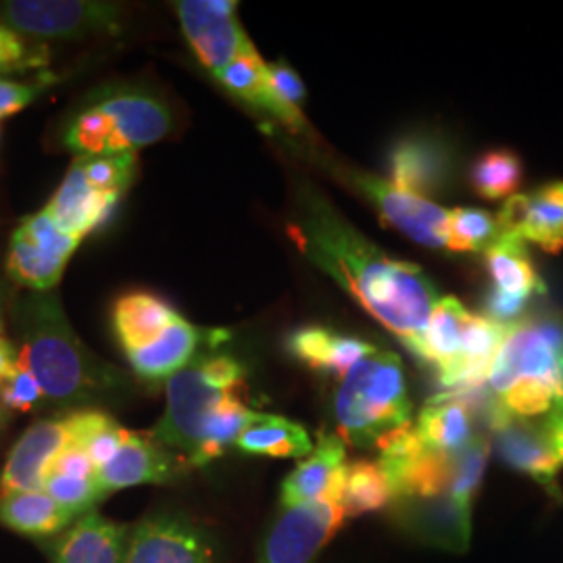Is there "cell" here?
<instances>
[{
  "label": "cell",
  "instance_id": "obj_1",
  "mask_svg": "<svg viewBox=\"0 0 563 563\" xmlns=\"http://www.w3.org/2000/svg\"><path fill=\"white\" fill-rule=\"evenodd\" d=\"M297 241L411 351L422 339L439 302L437 288L413 263L386 257L328 209L316 207Z\"/></svg>",
  "mask_w": 563,
  "mask_h": 563
},
{
  "label": "cell",
  "instance_id": "obj_2",
  "mask_svg": "<svg viewBox=\"0 0 563 563\" xmlns=\"http://www.w3.org/2000/svg\"><path fill=\"white\" fill-rule=\"evenodd\" d=\"M18 322L20 365L38 380L48 401H88L113 383V372L92 357L74 334L55 295H32L21 305Z\"/></svg>",
  "mask_w": 563,
  "mask_h": 563
},
{
  "label": "cell",
  "instance_id": "obj_3",
  "mask_svg": "<svg viewBox=\"0 0 563 563\" xmlns=\"http://www.w3.org/2000/svg\"><path fill=\"white\" fill-rule=\"evenodd\" d=\"M563 323L516 322L493 362L488 390L505 413L530 420L563 402Z\"/></svg>",
  "mask_w": 563,
  "mask_h": 563
},
{
  "label": "cell",
  "instance_id": "obj_4",
  "mask_svg": "<svg viewBox=\"0 0 563 563\" xmlns=\"http://www.w3.org/2000/svg\"><path fill=\"white\" fill-rule=\"evenodd\" d=\"M336 422L342 443L380 444L388 434L409 426L411 401L401 360L374 349L342 378L336 393Z\"/></svg>",
  "mask_w": 563,
  "mask_h": 563
},
{
  "label": "cell",
  "instance_id": "obj_5",
  "mask_svg": "<svg viewBox=\"0 0 563 563\" xmlns=\"http://www.w3.org/2000/svg\"><path fill=\"white\" fill-rule=\"evenodd\" d=\"M244 390L241 363L225 355L190 362L167 384V409L151 437L190 462L199 451L211 416L228 397Z\"/></svg>",
  "mask_w": 563,
  "mask_h": 563
},
{
  "label": "cell",
  "instance_id": "obj_6",
  "mask_svg": "<svg viewBox=\"0 0 563 563\" xmlns=\"http://www.w3.org/2000/svg\"><path fill=\"white\" fill-rule=\"evenodd\" d=\"M121 9L113 2L86 0H15L0 7V21L18 34L34 38H84L115 34Z\"/></svg>",
  "mask_w": 563,
  "mask_h": 563
},
{
  "label": "cell",
  "instance_id": "obj_7",
  "mask_svg": "<svg viewBox=\"0 0 563 563\" xmlns=\"http://www.w3.org/2000/svg\"><path fill=\"white\" fill-rule=\"evenodd\" d=\"M344 520L336 501L284 507L263 539L257 563H313Z\"/></svg>",
  "mask_w": 563,
  "mask_h": 563
},
{
  "label": "cell",
  "instance_id": "obj_8",
  "mask_svg": "<svg viewBox=\"0 0 563 563\" xmlns=\"http://www.w3.org/2000/svg\"><path fill=\"white\" fill-rule=\"evenodd\" d=\"M378 465L397 497L446 495L453 481V457L423 446L411 426L388 434L378 444Z\"/></svg>",
  "mask_w": 563,
  "mask_h": 563
},
{
  "label": "cell",
  "instance_id": "obj_9",
  "mask_svg": "<svg viewBox=\"0 0 563 563\" xmlns=\"http://www.w3.org/2000/svg\"><path fill=\"white\" fill-rule=\"evenodd\" d=\"M176 7L186 38L213 76L251 46L236 20V2L181 0Z\"/></svg>",
  "mask_w": 563,
  "mask_h": 563
},
{
  "label": "cell",
  "instance_id": "obj_10",
  "mask_svg": "<svg viewBox=\"0 0 563 563\" xmlns=\"http://www.w3.org/2000/svg\"><path fill=\"white\" fill-rule=\"evenodd\" d=\"M71 444H78L76 413L27 428L0 474V497L20 490H42L51 465Z\"/></svg>",
  "mask_w": 563,
  "mask_h": 563
},
{
  "label": "cell",
  "instance_id": "obj_11",
  "mask_svg": "<svg viewBox=\"0 0 563 563\" xmlns=\"http://www.w3.org/2000/svg\"><path fill=\"white\" fill-rule=\"evenodd\" d=\"M395 523L416 541L462 553L472 539V507L446 495L397 497L390 504Z\"/></svg>",
  "mask_w": 563,
  "mask_h": 563
},
{
  "label": "cell",
  "instance_id": "obj_12",
  "mask_svg": "<svg viewBox=\"0 0 563 563\" xmlns=\"http://www.w3.org/2000/svg\"><path fill=\"white\" fill-rule=\"evenodd\" d=\"M123 563H216L199 526L176 514H157L134 526Z\"/></svg>",
  "mask_w": 563,
  "mask_h": 563
},
{
  "label": "cell",
  "instance_id": "obj_13",
  "mask_svg": "<svg viewBox=\"0 0 563 563\" xmlns=\"http://www.w3.org/2000/svg\"><path fill=\"white\" fill-rule=\"evenodd\" d=\"M360 190L376 205L384 222L401 230L411 241L430 246L446 249L451 211L428 201L426 197L397 188L393 181L380 180L376 176H355Z\"/></svg>",
  "mask_w": 563,
  "mask_h": 563
},
{
  "label": "cell",
  "instance_id": "obj_14",
  "mask_svg": "<svg viewBox=\"0 0 563 563\" xmlns=\"http://www.w3.org/2000/svg\"><path fill=\"white\" fill-rule=\"evenodd\" d=\"M490 428L495 432V444L504 462L541 484L551 497L560 499L562 490L558 478L563 463L549 443L543 426L501 411L490 422Z\"/></svg>",
  "mask_w": 563,
  "mask_h": 563
},
{
  "label": "cell",
  "instance_id": "obj_15",
  "mask_svg": "<svg viewBox=\"0 0 563 563\" xmlns=\"http://www.w3.org/2000/svg\"><path fill=\"white\" fill-rule=\"evenodd\" d=\"M499 222L505 234L534 242L547 253L563 249V181H551L530 195H516L505 202Z\"/></svg>",
  "mask_w": 563,
  "mask_h": 563
},
{
  "label": "cell",
  "instance_id": "obj_16",
  "mask_svg": "<svg viewBox=\"0 0 563 563\" xmlns=\"http://www.w3.org/2000/svg\"><path fill=\"white\" fill-rule=\"evenodd\" d=\"M346 453L341 437L323 434L318 446L282 483V507L336 501L341 504Z\"/></svg>",
  "mask_w": 563,
  "mask_h": 563
},
{
  "label": "cell",
  "instance_id": "obj_17",
  "mask_svg": "<svg viewBox=\"0 0 563 563\" xmlns=\"http://www.w3.org/2000/svg\"><path fill=\"white\" fill-rule=\"evenodd\" d=\"M176 460L169 449L157 443L151 434H136L125 430L120 451L113 460L97 470L95 481L102 495L139 484H162L172 481Z\"/></svg>",
  "mask_w": 563,
  "mask_h": 563
},
{
  "label": "cell",
  "instance_id": "obj_18",
  "mask_svg": "<svg viewBox=\"0 0 563 563\" xmlns=\"http://www.w3.org/2000/svg\"><path fill=\"white\" fill-rule=\"evenodd\" d=\"M120 197L118 192L97 190L86 178L80 163L74 162L44 211L57 222L63 232L81 241L86 234L109 222Z\"/></svg>",
  "mask_w": 563,
  "mask_h": 563
},
{
  "label": "cell",
  "instance_id": "obj_19",
  "mask_svg": "<svg viewBox=\"0 0 563 563\" xmlns=\"http://www.w3.org/2000/svg\"><path fill=\"white\" fill-rule=\"evenodd\" d=\"M118 132L123 151H136L155 144L172 130V113L167 104L148 92H113L97 102Z\"/></svg>",
  "mask_w": 563,
  "mask_h": 563
},
{
  "label": "cell",
  "instance_id": "obj_20",
  "mask_svg": "<svg viewBox=\"0 0 563 563\" xmlns=\"http://www.w3.org/2000/svg\"><path fill=\"white\" fill-rule=\"evenodd\" d=\"M128 539L125 526L88 511L55 544L53 563H123Z\"/></svg>",
  "mask_w": 563,
  "mask_h": 563
},
{
  "label": "cell",
  "instance_id": "obj_21",
  "mask_svg": "<svg viewBox=\"0 0 563 563\" xmlns=\"http://www.w3.org/2000/svg\"><path fill=\"white\" fill-rule=\"evenodd\" d=\"M449 153L441 142L426 136L402 139L390 151L393 184L413 195H432L449 178Z\"/></svg>",
  "mask_w": 563,
  "mask_h": 563
},
{
  "label": "cell",
  "instance_id": "obj_22",
  "mask_svg": "<svg viewBox=\"0 0 563 563\" xmlns=\"http://www.w3.org/2000/svg\"><path fill=\"white\" fill-rule=\"evenodd\" d=\"M413 430L423 446L449 457L462 453L476 439L470 405L451 393L426 402Z\"/></svg>",
  "mask_w": 563,
  "mask_h": 563
},
{
  "label": "cell",
  "instance_id": "obj_23",
  "mask_svg": "<svg viewBox=\"0 0 563 563\" xmlns=\"http://www.w3.org/2000/svg\"><path fill=\"white\" fill-rule=\"evenodd\" d=\"M199 342L201 332L180 316L159 339L125 355L132 369L142 380H165L174 378L180 369L192 362Z\"/></svg>",
  "mask_w": 563,
  "mask_h": 563
},
{
  "label": "cell",
  "instance_id": "obj_24",
  "mask_svg": "<svg viewBox=\"0 0 563 563\" xmlns=\"http://www.w3.org/2000/svg\"><path fill=\"white\" fill-rule=\"evenodd\" d=\"M216 78L222 81L230 92L241 97L242 101L251 102L260 109L269 111L286 125L301 128L305 123L301 111L286 107L276 97V92L269 84V76H267V63L260 57V53L253 48V44L246 51H242L241 55L230 65H225L220 74H216Z\"/></svg>",
  "mask_w": 563,
  "mask_h": 563
},
{
  "label": "cell",
  "instance_id": "obj_25",
  "mask_svg": "<svg viewBox=\"0 0 563 563\" xmlns=\"http://www.w3.org/2000/svg\"><path fill=\"white\" fill-rule=\"evenodd\" d=\"M180 318V313L151 292L121 297L113 309V330L125 353L159 339Z\"/></svg>",
  "mask_w": 563,
  "mask_h": 563
},
{
  "label": "cell",
  "instance_id": "obj_26",
  "mask_svg": "<svg viewBox=\"0 0 563 563\" xmlns=\"http://www.w3.org/2000/svg\"><path fill=\"white\" fill-rule=\"evenodd\" d=\"M470 316L472 313L457 299L444 297L437 302L428 320L422 339L413 353L422 357L423 362L432 363L437 367L439 380L460 362L463 332Z\"/></svg>",
  "mask_w": 563,
  "mask_h": 563
},
{
  "label": "cell",
  "instance_id": "obj_27",
  "mask_svg": "<svg viewBox=\"0 0 563 563\" xmlns=\"http://www.w3.org/2000/svg\"><path fill=\"white\" fill-rule=\"evenodd\" d=\"M288 349L295 357L311 365L313 369L344 378L349 369L367 353H372L376 346L360 339L342 336L332 330L302 328L290 336Z\"/></svg>",
  "mask_w": 563,
  "mask_h": 563
},
{
  "label": "cell",
  "instance_id": "obj_28",
  "mask_svg": "<svg viewBox=\"0 0 563 563\" xmlns=\"http://www.w3.org/2000/svg\"><path fill=\"white\" fill-rule=\"evenodd\" d=\"M74 520L44 490H20L0 497V523L25 537H51Z\"/></svg>",
  "mask_w": 563,
  "mask_h": 563
},
{
  "label": "cell",
  "instance_id": "obj_29",
  "mask_svg": "<svg viewBox=\"0 0 563 563\" xmlns=\"http://www.w3.org/2000/svg\"><path fill=\"white\" fill-rule=\"evenodd\" d=\"M236 444L244 453L267 457H307L313 451L301 423L267 413H253Z\"/></svg>",
  "mask_w": 563,
  "mask_h": 563
},
{
  "label": "cell",
  "instance_id": "obj_30",
  "mask_svg": "<svg viewBox=\"0 0 563 563\" xmlns=\"http://www.w3.org/2000/svg\"><path fill=\"white\" fill-rule=\"evenodd\" d=\"M486 265L495 280V288L504 290L507 295L526 299L534 292H543L544 286L534 265L530 262V255L523 249V242L511 234H505L486 253Z\"/></svg>",
  "mask_w": 563,
  "mask_h": 563
},
{
  "label": "cell",
  "instance_id": "obj_31",
  "mask_svg": "<svg viewBox=\"0 0 563 563\" xmlns=\"http://www.w3.org/2000/svg\"><path fill=\"white\" fill-rule=\"evenodd\" d=\"M67 263L46 253L23 230H15L9 246V274L38 292H51L59 284Z\"/></svg>",
  "mask_w": 563,
  "mask_h": 563
},
{
  "label": "cell",
  "instance_id": "obj_32",
  "mask_svg": "<svg viewBox=\"0 0 563 563\" xmlns=\"http://www.w3.org/2000/svg\"><path fill=\"white\" fill-rule=\"evenodd\" d=\"M395 501V493L378 463L355 462L346 465L341 505L346 518L383 511Z\"/></svg>",
  "mask_w": 563,
  "mask_h": 563
},
{
  "label": "cell",
  "instance_id": "obj_33",
  "mask_svg": "<svg viewBox=\"0 0 563 563\" xmlns=\"http://www.w3.org/2000/svg\"><path fill=\"white\" fill-rule=\"evenodd\" d=\"M253 413L255 411H251L246 402L242 401V393L228 397L207 423L201 446L190 463L205 465L218 460L230 444H236Z\"/></svg>",
  "mask_w": 563,
  "mask_h": 563
},
{
  "label": "cell",
  "instance_id": "obj_34",
  "mask_svg": "<svg viewBox=\"0 0 563 563\" xmlns=\"http://www.w3.org/2000/svg\"><path fill=\"white\" fill-rule=\"evenodd\" d=\"M505 236L499 216L483 209L460 207L451 211L446 249L460 253H488Z\"/></svg>",
  "mask_w": 563,
  "mask_h": 563
},
{
  "label": "cell",
  "instance_id": "obj_35",
  "mask_svg": "<svg viewBox=\"0 0 563 563\" xmlns=\"http://www.w3.org/2000/svg\"><path fill=\"white\" fill-rule=\"evenodd\" d=\"M65 146L76 157H95L123 151L113 121L97 104L84 109L76 115V120L67 125Z\"/></svg>",
  "mask_w": 563,
  "mask_h": 563
},
{
  "label": "cell",
  "instance_id": "obj_36",
  "mask_svg": "<svg viewBox=\"0 0 563 563\" xmlns=\"http://www.w3.org/2000/svg\"><path fill=\"white\" fill-rule=\"evenodd\" d=\"M522 180V163L509 151H493L472 169V184L484 199H505Z\"/></svg>",
  "mask_w": 563,
  "mask_h": 563
},
{
  "label": "cell",
  "instance_id": "obj_37",
  "mask_svg": "<svg viewBox=\"0 0 563 563\" xmlns=\"http://www.w3.org/2000/svg\"><path fill=\"white\" fill-rule=\"evenodd\" d=\"M88 181L101 192L123 195L136 176V151L76 157Z\"/></svg>",
  "mask_w": 563,
  "mask_h": 563
},
{
  "label": "cell",
  "instance_id": "obj_38",
  "mask_svg": "<svg viewBox=\"0 0 563 563\" xmlns=\"http://www.w3.org/2000/svg\"><path fill=\"white\" fill-rule=\"evenodd\" d=\"M488 449L490 444L483 434H476V439L453 457V481L449 495L455 497L460 504L472 507V501L483 483Z\"/></svg>",
  "mask_w": 563,
  "mask_h": 563
},
{
  "label": "cell",
  "instance_id": "obj_39",
  "mask_svg": "<svg viewBox=\"0 0 563 563\" xmlns=\"http://www.w3.org/2000/svg\"><path fill=\"white\" fill-rule=\"evenodd\" d=\"M42 490L48 497H53L74 518H81L84 514L92 511V505L104 497L95 478L81 481V478H69L59 474H46Z\"/></svg>",
  "mask_w": 563,
  "mask_h": 563
},
{
  "label": "cell",
  "instance_id": "obj_40",
  "mask_svg": "<svg viewBox=\"0 0 563 563\" xmlns=\"http://www.w3.org/2000/svg\"><path fill=\"white\" fill-rule=\"evenodd\" d=\"M21 230L46 253H51L53 257L65 263L69 262V257L76 253V249L81 242L76 236L63 232L46 211L27 218L25 222L21 223Z\"/></svg>",
  "mask_w": 563,
  "mask_h": 563
},
{
  "label": "cell",
  "instance_id": "obj_41",
  "mask_svg": "<svg viewBox=\"0 0 563 563\" xmlns=\"http://www.w3.org/2000/svg\"><path fill=\"white\" fill-rule=\"evenodd\" d=\"M42 397L44 395H42L41 384L23 365H18V372L2 384V402L9 409L32 411V407H36Z\"/></svg>",
  "mask_w": 563,
  "mask_h": 563
},
{
  "label": "cell",
  "instance_id": "obj_42",
  "mask_svg": "<svg viewBox=\"0 0 563 563\" xmlns=\"http://www.w3.org/2000/svg\"><path fill=\"white\" fill-rule=\"evenodd\" d=\"M267 76H269V84H272L276 97L286 107L299 111V102L305 99V88H302L299 76L284 63L267 65Z\"/></svg>",
  "mask_w": 563,
  "mask_h": 563
},
{
  "label": "cell",
  "instance_id": "obj_43",
  "mask_svg": "<svg viewBox=\"0 0 563 563\" xmlns=\"http://www.w3.org/2000/svg\"><path fill=\"white\" fill-rule=\"evenodd\" d=\"M48 474H59V476H69V478H81V481H92L97 476V467L90 460L88 449L71 444L67 446L55 463L51 465Z\"/></svg>",
  "mask_w": 563,
  "mask_h": 563
},
{
  "label": "cell",
  "instance_id": "obj_44",
  "mask_svg": "<svg viewBox=\"0 0 563 563\" xmlns=\"http://www.w3.org/2000/svg\"><path fill=\"white\" fill-rule=\"evenodd\" d=\"M38 92L41 88L34 84H21V81L0 78V120L20 113L21 109H25L38 97Z\"/></svg>",
  "mask_w": 563,
  "mask_h": 563
},
{
  "label": "cell",
  "instance_id": "obj_45",
  "mask_svg": "<svg viewBox=\"0 0 563 563\" xmlns=\"http://www.w3.org/2000/svg\"><path fill=\"white\" fill-rule=\"evenodd\" d=\"M123 437H125V428H121V426L113 422L90 441L88 453H90V460H92L97 470L113 460V455L120 451Z\"/></svg>",
  "mask_w": 563,
  "mask_h": 563
},
{
  "label": "cell",
  "instance_id": "obj_46",
  "mask_svg": "<svg viewBox=\"0 0 563 563\" xmlns=\"http://www.w3.org/2000/svg\"><path fill=\"white\" fill-rule=\"evenodd\" d=\"M23 63H32V51H27L18 32L0 25V71L15 69Z\"/></svg>",
  "mask_w": 563,
  "mask_h": 563
},
{
  "label": "cell",
  "instance_id": "obj_47",
  "mask_svg": "<svg viewBox=\"0 0 563 563\" xmlns=\"http://www.w3.org/2000/svg\"><path fill=\"white\" fill-rule=\"evenodd\" d=\"M523 307H526V299L507 295L499 288H493V292L486 299L488 318H493L495 322L505 323V325H514L520 318Z\"/></svg>",
  "mask_w": 563,
  "mask_h": 563
},
{
  "label": "cell",
  "instance_id": "obj_48",
  "mask_svg": "<svg viewBox=\"0 0 563 563\" xmlns=\"http://www.w3.org/2000/svg\"><path fill=\"white\" fill-rule=\"evenodd\" d=\"M541 426H543L544 434H547L549 443L553 446L555 455L563 463V402L555 405L547 413V418H544V422Z\"/></svg>",
  "mask_w": 563,
  "mask_h": 563
},
{
  "label": "cell",
  "instance_id": "obj_49",
  "mask_svg": "<svg viewBox=\"0 0 563 563\" xmlns=\"http://www.w3.org/2000/svg\"><path fill=\"white\" fill-rule=\"evenodd\" d=\"M562 367H563V351H562Z\"/></svg>",
  "mask_w": 563,
  "mask_h": 563
}]
</instances>
